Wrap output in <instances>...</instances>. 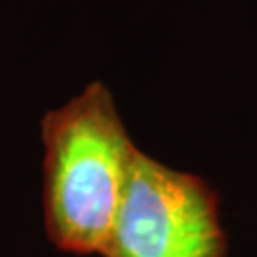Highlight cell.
Masks as SVG:
<instances>
[{"mask_svg": "<svg viewBox=\"0 0 257 257\" xmlns=\"http://www.w3.org/2000/svg\"><path fill=\"white\" fill-rule=\"evenodd\" d=\"M41 140L47 238L64 253L103 255L140 152L107 86L92 82L47 111Z\"/></svg>", "mask_w": 257, "mask_h": 257, "instance_id": "1", "label": "cell"}, {"mask_svg": "<svg viewBox=\"0 0 257 257\" xmlns=\"http://www.w3.org/2000/svg\"><path fill=\"white\" fill-rule=\"evenodd\" d=\"M103 257H227L210 184L140 150Z\"/></svg>", "mask_w": 257, "mask_h": 257, "instance_id": "2", "label": "cell"}]
</instances>
